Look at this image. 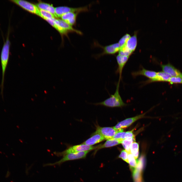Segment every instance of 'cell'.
Here are the masks:
<instances>
[{"instance_id":"obj_1","label":"cell","mask_w":182,"mask_h":182,"mask_svg":"<svg viewBox=\"0 0 182 182\" xmlns=\"http://www.w3.org/2000/svg\"><path fill=\"white\" fill-rule=\"evenodd\" d=\"M10 28L9 27L6 39L4 41L1 52L0 60L2 70V79L0 85L1 94L3 97L5 72L9 59L11 42L9 39Z\"/></svg>"},{"instance_id":"obj_2","label":"cell","mask_w":182,"mask_h":182,"mask_svg":"<svg viewBox=\"0 0 182 182\" xmlns=\"http://www.w3.org/2000/svg\"><path fill=\"white\" fill-rule=\"evenodd\" d=\"M120 81H118L115 92L113 94L111 95L109 98L104 101L95 104L110 107H121L126 105V104L123 102L119 92Z\"/></svg>"},{"instance_id":"obj_3","label":"cell","mask_w":182,"mask_h":182,"mask_svg":"<svg viewBox=\"0 0 182 182\" xmlns=\"http://www.w3.org/2000/svg\"><path fill=\"white\" fill-rule=\"evenodd\" d=\"M90 151H86L70 153L66 154L59 161L53 163L44 164L43 166H53L55 165H60L66 161L85 158L87 153Z\"/></svg>"},{"instance_id":"obj_4","label":"cell","mask_w":182,"mask_h":182,"mask_svg":"<svg viewBox=\"0 0 182 182\" xmlns=\"http://www.w3.org/2000/svg\"><path fill=\"white\" fill-rule=\"evenodd\" d=\"M98 146H93L81 144L71 146L61 152H55L54 154L58 156H63L68 154L96 149Z\"/></svg>"},{"instance_id":"obj_5","label":"cell","mask_w":182,"mask_h":182,"mask_svg":"<svg viewBox=\"0 0 182 182\" xmlns=\"http://www.w3.org/2000/svg\"><path fill=\"white\" fill-rule=\"evenodd\" d=\"M9 1L30 12L40 16L39 9L36 5L24 0H10Z\"/></svg>"},{"instance_id":"obj_6","label":"cell","mask_w":182,"mask_h":182,"mask_svg":"<svg viewBox=\"0 0 182 182\" xmlns=\"http://www.w3.org/2000/svg\"><path fill=\"white\" fill-rule=\"evenodd\" d=\"M55 14L57 17H60L63 14L70 12L79 13L88 11L87 6L77 8H72L67 6H61L55 8Z\"/></svg>"},{"instance_id":"obj_7","label":"cell","mask_w":182,"mask_h":182,"mask_svg":"<svg viewBox=\"0 0 182 182\" xmlns=\"http://www.w3.org/2000/svg\"><path fill=\"white\" fill-rule=\"evenodd\" d=\"M95 45L96 46L99 47L103 49V52L97 55L96 56V58L106 55H113L114 54L119 51L120 47L118 43H116L109 45L103 46L97 42L95 43Z\"/></svg>"},{"instance_id":"obj_8","label":"cell","mask_w":182,"mask_h":182,"mask_svg":"<svg viewBox=\"0 0 182 182\" xmlns=\"http://www.w3.org/2000/svg\"><path fill=\"white\" fill-rule=\"evenodd\" d=\"M123 131V129L117 130L113 127L97 126L96 132L101 135L107 140L111 139L117 132Z\"/></svg>"},{"instance_id":"obj_9","label":"cell","mask_w":182,"mask_h":182,"mask_svg":"<svg viewBox=\"0 0 182 182\" xmlns=\"http://www.w3.org/2000/svg\"><path fill=\"white\" fill-rule=\"evenodd\" d=\"M54 22L55 25L54 28L58 31L63 29L68 33L74 32L79 34H82L81 31L73 28L72 26L62 19H56L55 18Z\"/></svg>"},{"instance_id":"obj_10","label":"cell","mask_w":182,"mask_h":182,"mask_svg":"<svg viewBox=\"0 0 182 182\" xmlns=\"http://www.w3.org/2000/svg\"><path fill=\"white\" fill-rule=\"evenodd\" d=\"M145 113H143L135 117L126 119L122 121L118 122L113 128L117 130L123 129L130 126L134 122L143 118Z\"/></svg>"},{"instance_id":"obj_11","label":"cell","mask_w":182,"mask_h":182,"mask_svg":"<svg viewBox=\"0 0 182 182\" xmlns=\"http://www.w3.org/2000/svg\"><path fill=\"white\" fill-rule=\"evenodd\" d=\"M161 66L163 71L169 74L172 77H182V73L170 63L161 64Z\"/></svg>"},{"instance_id":"obj_12","label":"cell","mask_w":182,"mask_h":182,"mask_svg":"<svg viewBox=\"0 0 182 182\" xmlns=\"http://www.w3.org/2000/svg\"><path fill=\"white\" fill-rule=\"evenodd\" d=\"M105 140V139L101 135L95 131L90 138L82 144L92 146Z\"/></svg>"},{"instance_id":"obj_13","label":"cell","mask_w":182,"mask_h":182,"mask_svg":"<svg viewBox=\"0 0 182 182\" xmlns=\"http://www.w3.org/2000/svg\"><path fill=\"white\" fill-rule=\"evenodd\" d=\"M129 57L122 56L118 54L116 57L118 67L116 71L119 75V80L120 81L122 78V74L123 68L127 62Z\"/></svg>"},{"instance_id":"obj_14","label":"cell","mask_w":182,"mask_h":182,"mask_svg":"<svg viewBox=\"0 0 182 182\" xmlns=\"http://www.w3.org/2000/svg\"><path fill=\"white\" fill-rule=\"evenodd\" d=\"M78 13L70 12L63 15L61 17L62 20L70 25L72 26L75 24Z\"/></svg>"},{"instance_id":"obj_15","label":"cell","mask_w":182,"mask_h":182,"mask_svg":"<svg viewBox=\"0 0 182 182\" xmlns=\"http://www.w3.org/2000/svg\"><path fill=\"white\" fill-rule=\"evenodd\" d=\"M157 74V72L155 71L148 70L144 68L141 70L133 72L132 73L134 77L142 75L148 78L149 79L154 78L156 76Z\"/></svg>"},{"instance_id":"obj_16","label":"cell","mask_w":182,"mask_h":182,"mask_svg":"<svg viewBox=\"0 0 182 182\" xmlns=\"http://www.w3.org/2000/svg\"><path fill=\"white\" fill-rule=\"evenodd\" d=\"M172 77L169 74L163 71H160L157 72L156 76L154 78L149 79L147 81V83H150L156 81H167Z\"/></svg>"},{"instance_id":"obj_17","label":"cell","mask_w":182,"mask_h":182,"mask_svg":"<svg viewBox=\"0 0 182 182\" xmlns=\"http://www.w3.org/2000/svg\"><path fill=\"white\" fill-rule=\"evenodd\" d=\"M123 140L118 139L107 140L103 144L98 146V148L96 149V151L102 148L110 147L120 144L121 143Z\"/></svg>"},{"instance_id":"obj_18","label":"cell","mask_w":182,"mask_h":182,"mask_svg":"<svg viewBox=\"0 0 182 182\" xmlns=\"http://www.w3.org/2000/svg\"><path fill=\"white\" fill-rule=\"evenodd\" d=\"M36 5L39 9L48 11L53 14L55 17L57 18L55 14V8L52 4L40 2L36 4Z\"/></svg>"},{"instance_id":"obj_19","label":"cell","mask_w":182,"mask_h":182,"mask_svg":"<svg viewBox=\"0 0 182 182\" xmlns=\"http://www.w3.org/2000/svg\"><path fill=\"white\" fill-rule=\"evenodd\" d=\"M134 136L135 135L133 134L132 131L126 132H124L123 131L117 133L114 136L110 139H124Z\"/></svg>"},{"instance_id":"obj_20","label":"cell","mask_w":182,"mask_h":182,"mask_svg":"<svg viewBox=\"0 0 182 182\" xmlns=\"http://www.w3.org/2000/svg\"><path fill=\"white\" fill-rule=\"evenodd\" d=\"M137 44V38L136 34L131 37L127 40L126 45L132 52L135 50Z\"/></svg>"},{"instance_id":"obj_21","label":"cell","mask_w":182,"mask_h":182,"mask_svg":"<svg viewBox=\"0 0 182 182\" xmlns=\"http://www.w3.org/2000/svg\"><path fill=\"white\" fill-rule=\"evenodd\" d=\"M135 141V137L129 138L124 139L121 144L124 148L128 153H131L130 148L132 143Z\"/></svg>"},{"instance_id":"obj_22","label":"cell","mask_w":182,"mask_h":182,"mask_svg":"<svg viewBox=\"0 0 182 182\" xmlns=\"http://www.w3.org/2000/svg\"><path fill=\"white\" fill-rule=\"evenodd\" d=\"M139 148L138 144L135 142L132 143L130 148L131 153L136 159H137L139 155Z\"/></svg>"},{"instance_id":"obj_23","label":"cell","mask_w":182,"mask_h":182,"mask_svg":"<svg viewBox=\"0 0 182 182\" xmlns=\"http://www.w3.org/2000/svg\"><path fill=\"white\" fill-rule=\"evenodd\" d=\"M128 163L131 170L135 168L137 165L138 160L131 153L128 154Z\"/></svg>"},{"instance_id":"obj_24","label":"cell","mask_w":182,"mask_h":182,"mask_svg":"<svg viewBox=\"0 0 182 182\" xmlns=\"http://www.w3.org/2000/svg\"><path fill=\"white\" fill-rule=\"evenodd\" d=\"M132 172V176L135 182H140L142 180V172L135 168L131 169Z\"/></svg>"},{"instance_id":"obj_25","label":"cell","mask_w":182,"mask_h":182,"mask_svg":"<svg viewBox=\"0 0 182 182\" xmlns=\"http://www.w3.org/2000/svg\"><path fill=\"white\" fill-rule=\"evenodd\" d=\"M132 52L130 51L126 47V45L120 47L119 51V55L129 57Z\"/></svg>"},{"instance_id":"obj_26","label":"cell","mask_w":182,"mask_h":182,"mask_svg":"<svg viewBox=\"0 0 182 182\" xmlns=\"http://www.w3.org/2000/svg\"><path fill=\"white\" fill-rule=\"evenodd\" d=\"M146 160L144 156H141L135 168L136 169L142 171L145 167Z\"/></svg>"},{"instance_id":"obj_27","label":"cell","mask_w":182,"mask_h":182,"mask_svg":"<svg viewBox=\"0 0 182 182\" xmlns=\"http://www.w3.org/2000/svg\"><path fill=\"white\" fill-rule=\"evenodd\" d=\"M40 13L41 17L45 20L50 18H54V16L50 13L42 9H40Z\"/></svg>"},{"instance_id":"obj_28","label":"cell","mask_w":182,"mask_h":182,"mask_svg":"<svg viewBox=\"0 0 182 182\" xmlns=\"http://www.w3.org/2000/svg\"><path fill=\"white\" fill-rule=\"evenodd\" d=\"M130 37V35L126 34L123 36L119 41V43L120 47H123L126 44V43L129 38Z\"/></svg>"},{"instance_id":"obj_29","label":"cell","mask_w":182,"mask_h":182,"mask_svg":"<svg viewBox=\"0 0 182 182\" xmlns=\"http://www.w3.org/2000/svg\"><path fill=\"white\" fill-rule=\"evenodd\" d=\"M168 82L171 84H182V77H172L169 80Z\"/></svg>"},{"instance_id":"obj_30","label":"cell","mask_w":182,"mask_h":182,"mask_svg":"<svg viewBox=\"0 0 182 182\" xmlns=\"http://www.w3.org/2000/svg\"><path fill=\"white\" fill-rule=\"evenodd\" d=\"M128 153L125 150H122L119 155L118 157L122 158L123 160L128 163Z\"/></svg>"},{"instance_id":"obj_31","label":"cell","mask_w":182,"mask_h":182,"mask_svg":"<svg viewBox=\"0 0 182 182\" xmlns=\"http://www.w3.org/2000/svg\"><path fill=\"white\" fill-rule=\"evenodd\" d=\"M55 19V18H54L47 19L46 20L51 25L54 27L55 25L54 22V20Z\"/></svg>"}]
</instances>
